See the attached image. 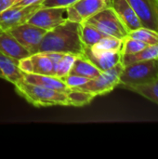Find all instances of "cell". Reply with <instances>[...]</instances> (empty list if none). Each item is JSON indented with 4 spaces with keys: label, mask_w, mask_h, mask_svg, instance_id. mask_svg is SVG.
Returning <instances> with one entry per match:
<instances>
[{
    "label": "cell",
    "mask_w": 158,
    "mask_h": 159,
    "mask_svg": "<svg viewBox=\"0 0 158 159\" xmlns=\"http://www.w3.org/2000/svg\"><path fill=\"white\" fill-rule=\"evenodd\" d=\"M80 23L67 20L56 28L47 31L44 35L37 52H60L70 53L75 56H81L84 53L80 33Z\"/></svg>",
    "instance_id": "1"
},
{
    "label": "cell",
    "mask_w": 158,
    "mask_h": 159,
    "mask_svg": "<svg viewBox=\"0 0 158 159\" xmlns=\"http://www.w3.org/2000/svg\"><path fill=\"white\" fill-rule=\"evenodd\" d=\"M16 92L35 107H49L54 105L69 106L67 95L55 89L20 81L14 85Z\"/></svg>",
    "instance_id": "2"
},
{
    "label": "cell",
    "mask_w": 158,
    "mask_h": 159,
    "mask_svg": "<svg viewBox=\"0 0 158 159\" xmlns=\"http://www.w3.org/2000/svg\"><path fill=\"white\" fill-rule=\"evenodd\" d=\"M157 78L158 60L138 61L124 66L118 87L126 89L131 86L145 85Z\"/></svg>",
    "instance_id": "3"
},
{
    "label": "cell",
    "mask_w": 158,
    "mask_h": 159,
    "mask_svg": "<svg viewBox=\"0 0 158 159\" xmlns=\"http://www.w3.org/2000/svg\"><path fill=\"white\" fill-rule=\"evenodd\" d=\"M123 69L124 65L119 62L115 66L102 72L100 75L93 79H89L85 85L76 89L89 92L95 97L108 94L119 86L120 75Z\"/></svg>",
    "instance_id": "4"
},
{
    "label": "cell",
    "mask_w": 158,
    "mask_h": 159,
    "mask_svg": "<svg viewBox=\"0 0 158 159\" xmlns=\"http://www.w3.org/2000/svg\"><path fill=\"white\" fill-rule=\"evenodd\" d=\"M85 21H88L107 35L124 39L129 34V31L112 7L102 10Z\"/></svg>",
    "instance_id": "5"
},
{
    "label": "cell",
    "mask_w": 158,
    "mask_h": 159,
    "mask_svg": "<svg viewBox=\"0 0 158 159\" xmlns=\"http://www.w3.org/2000/svg\"><path fill=\"white\" fill-rule=\"evenodd\" d=\"M113 0H78L66 7L68 20L81 23L102 10L111 7Z\"/></svg>",
    "instance_id": "6"
},
{
    "label": "cell",
    "mask_w": 158,
    "mask_h": 159,
    "mask_svg": "<svg viewBox=\"0 0 158 159\" xmlns=\"http://www.w3.org/2000/svg\"><path fill=\"white\" fill-rule=\"evenodd\" d=\"M67 20L66 7H41L31 16L27 22L46 31H50Z\"/></svg>",
    "instance_id": "7"
},
{
    "label": "cell",
    "mask_w": 158,
    "mask_h": 159,
    "mask_svg": "<svg viewBox=\"0 0 158 159\" xmlns=\"http://www.w3.org/2000/svg\"><path fill=\"white\" fill-rule=\"evenodd\" d=\"M7 31L24 48L29 51L30 54L37 52L38 47L47 33L46 30L28 22L13 27Z\"/></svg>",
    "instance_id": "8"
},
{
    "label": "cell",
    "mask_w": 158,
    "mask_h": 159,
    "mask_svg": "<svg viewBox=\"0 0 158 159\" xmlns=\"http://www.w3.org/2000/svg\"><path fill=\"white\" fill-rule=\"evenodd\" d=\"M41 7V5H30L26 7H10L0 12V28L7 31L13 27L28 21L31 16Z\"/></svg>",
    "instance_id": "9"
},
{
    "label": "cell",
    "mask_w": 158,
    "mask_h": 159,
    "mask_svg": "<svg viewBox=\"0 0 158 159\" xmlns=\"http://www.w3.org/2000/svg\"><path fill=\"white\" fill-rule=\"evenodd\" d=\"M20 70L24 74L55 75L52 62L45 52H36L18 61Z\"/></svg>",
    "instance_id": "10"
},
{
    "label": "cell",
    "mask_w": 158,
    "mask_h": 159,
    "mask_svg": "<svg viewBox=\"0 0 158 159\" xmlns=\"http://www.w3.org/2000/svg\"><path fill=\"white\" fill-rule=\"evenodd\" d=\"M143 27L158 32V3L156 0H128Z\"/></svg>",
    "instance_id": "11"
},
{
    "label": "cell",
    "mask_w": 158,
    "mask_h": 159,
    "mask_svg": "<svg viewBox=\"0 0 158 159\" xmlns=\"http://www.w3.org/2000/svg\"><path fill=\"white\" fill-rule=\"evenodd\" d=\"M83 56L91 61L102 72H103L121 62L122 54L120 51L94 52L89 48V47H85Z\"/></svg>",
    "instance_id": "12"
},
{
    "label": "cell",
    "mask_w": 158,
    "mask_h": 159,
    "mask_svg": "<svg viewBox=\"0 0 158 159\" xmlns=\"http://www.w3.org/2000/svg\"><path fill=\"white\" fill-rule=\"evenodd\" d=\"M112 7L129 33L142 26L139 17L128 0H113Z\"/></svg>",
    "instance_id": "13"
},
{
    "label": "cell",
    "mask_w": 158,
    "mask_h": 159,
    "mask_svg": "<svg viewBox=\"0 0 158 159\" xmlns=\"http://www.w3.org/2000/svg\"><path fill=\"white\" fill-rule=\"evenodd\" d=\"M0 53L18 61L30 55L29 51L24 48L8 31L0 32Z\"/></svg>",
    "instance_id": "14"
},
{
    "label": "cell",
    "mask_w": 158,
    "mask_h": 159,
    "mask_svg": "<svg viewBox=\"0 0 158 159\" xmlns=\"http://www.w3.org/2000/svg\"><path fill=\"white\" fill-rule=\"evenodd\" d=\"M23 81L34 85H38L47 89L59 90L61 92H67L69 88L61 80V78L57 77L56 75H39V74H24L23 73Z\"/></svg>",
    "instance_id": "15"
},
{
    "label": "cell",
    "mask_w": 158,
    "mask_h": 159,
    "mask_svg": "<svg viewBox=\"0 0 158 159\" xmlns=\"http://www.w3.org/2000/svg\"><path fill=\"white\" fill-rule=\"evenodd\" d=\"M0 71L4 79L15 85L23 78V73L18 66V61L0 53Z\"/></svg>",
    "instance_id": "16"
},
{
    "label": "cell",
    "mask_w": 158,
    "mask_h": 159,
    "mask_svg": "<svg viewBox=\"0 0 158 159\" xmlns=\"http://www.w3.org/2000/svg\"><path fill=\"white\" fill-rule=\"evenodd\" d=\"M101 73L102 71L83 55L76 56L72 70L70 72V74L84 76L88 79H93L101 75Z\"/></svg>",
    "instance_id": "17"
},
{
    "label": "cell",
    "mask_w": 158,
    "mask_h": 159,
    "mask_svg": "<svg viewBox=\"0 0 158 159\" xmlns=\"http://www.w3.org/2000/svg\"><path fill=\"white\" fill-rule=\"evenodd\" d=\"M158 60V43L154 45H147L141 51L129 54V55H122L121 63L126 66L134 62L143 61H151Z\"/></svg>",
    "instance_id": "18"
},
{
    "label": "cell",
    "mask_w": 158,
    "mask_h": 159,
    "mask_svg": "<svg viewBox=\"0 0 158 159\" xmlns=\"http://www.w3.org/2000/svg\"><path fill=\"white\" fill-rule=\"evenodd\" d=\"M80 38L85 47H92L98 43L101 39L107 36L104 33L101 32L95 26L91 25L88 21H83L79 26Z\"/></svg>",
    "instance_id": "19"
},
{
    "label": "cell",
    "mask_w": 158,
    "mask_h": 159,
    "mask_svg": "<svg viewBox=\"0 0 158 159\" xmlns=\"http://www.w3.org/2000/svg\"><path fill=\"white\" fill-rule=\"evenodd\" d=\"M66 95H67L69 106H74V107H82L88 105L95 98V96L92 95L91 93L76 88L69 89L68 91L66 92Z\"/></svg>",
    "instance_id": "20"
},
{
    "label": "cell",
    "mask_w": 158,
    "mask_h": 159,
    "mask_svg": "<svg viewBox=\"0 0 158 159\" xmlns=\"http://www.w3.org/2000/svg\"><path fill=\"white\" fill-rule=\"evenodd\" d=\"M126 89L158 104V78L149 84L131 86Z\"/></svg>",
    "instance_id": "21"
},
{
    "label": "cell",
    "mask_w": 158,
    "mask_h": 159,
    "mask_svg": "<svg viewBox=\"0 0 158 159\" xmlns=\"http://www.w3.org/2000/svg\"><path fill=\"white\" fill-rule=\"evenodd\" d=\"M122 44H123V39L107 35L103 37L102 39H101L94 46L89 47V48L94 52H101V51H120L121 52Z\"/></svg>",
    "instance_id": "22"
},
{
    "label": "cell",
    "mask_w": 158,
    "mask_h": 159,
    "mask_svg": "<svg viewBox=\"0 0 158 159\" xmlns=\"http://www.w3.org/2000/svg\"><path fill=\"white\" fill-rule=\"evenodd\" d=\"M128 35L137 40H140L145 43L146 45H154L158 43L157 31L143 26L129 32Z\"/></svg>",
    "instance_id": "23"
},
{
    "label": "cell",
    "mask_w": 158,
    "mask_h": 159,
    "mask_svg": "<svg viewBox=\"0 0 158 159\" xmlns=\"http://www.w3.org/2000/svg\"><path fill=\"white\" fill-rule=\"evenodd\" d=\"M75 58H76V56L74 54L64 53L57 66L55 75L59 78H62L63 76L70 74L72 67L74 65V62L75 61Z\"/></svg>",
    "instance_id": "24"
},
{
    "label": "cell",
    "mask_w": 158,
    "mask_h": 159,
    "mask_svg": "<svg viewBox=\"0 0 158 159\" xmlns=\"http://www.w3.org/2000/svg\"><path fill=\"white\" fill-rule=\"evenodd\" d=\"M147 45L140 40H137L135 38H132L129 35H127L123 39L122 48H121V54L122 55H129L134 54L142 49H143Z\"/></svg>",
    "instance_id": "25"
},
{
    "label": "cell",
    "mask_w": 158,
    "mask_h": 159,
    "mask_svg": "<svg viewBox=\"0 0 158 159\" xmlns=\"http://www.w3.org/2000/svg\"><path fill=\"white\" fill-rule=\"evenodd\" d=\"M61 80L65 83V85L69 89H74V88H79L83 85H85L89 79L84 76H80L77 75H73V74H68L67 75L63 76Z\"/></svg>",
    "instance_id": "26"
},
{
    "label": "cell",
    "mask_w": 158,
    "mask_h": 159,
    "mask_svg": "<svg viewBox=\"0 0 158 159\" xmlns=\"http://www.w3.org/2000/svg\"><path fill=\"white\" fill-rule=\"evenodd\" d=\"M78 0H45L42 4V7H68L77 2Z\"/></svg>",
    "instance_id": "27"
},
{
    "label": "cell",
    "mask_w": 158,
    "mask_h": 159,
    "mask_svg": "<svg viewBox=\"0 0 158 159\" xmlns=\"http://www.w3.org/2000/svg\"><path fill=\"white\" fill-rule=\"evenodd\" d=\"M48 58L50 59L51 62H52V65H53V69H54V74L56 73V69H57V66L60 62V61L61 60L62 56L64 53H60V52H45Z\"/></svg>",
    "instance_id": "28"
},
{
    "label": "cell",
    "mask_w": 158,
    "mask_h": 159,
    "mask_svg": "<svg viewBox=\"0 0 158 159\" xmlns=\"http://www.w3.org/2000/svg\"><path fill=\"white\" fill-rule=\"evenodd\" d=\"M45 0H21L20 2H18L17 4H14L11 7H26V6H30V5H41Z\"/></svg>",
    "instance_id": "29"
},
{
    "label": "cell",
    "mask_w": 158,
    "mask_h": 159,
    "mask_svg": "<svg viewBox=\"0 0 158 159\" xmlns=\"http://www.w3.org/2000/svg\"><path fill=\"white\" fill-rule=\"evenodd\" d=\"M14 3V0H0V12L10 7Z\"/></svg>",
    "instance_id": "30"
},
{
    "label": "cell",
    "mask_w": 158,
    "mask_h": 159,
    "mask_svg": "<svg viewBox=\"0 0 158 159\" xmlns=\"http://www.w3.org/2000/svg\"><path fill=\"white\" fill-rule=\"evenodd\" d=\"M20 1H21V0H14V3H13V5H14V4H17V3H18V2H20ZM13 5H12V6H13Z\"/></svg>",
    "instance_id": "31"
},
{
    "label": "cell",
    "mask_w": 158,
    "mask_h": 159,
    "mask_svg": "<svg viewBox=\"0 0 158 159\" xmlns=\"http://www.w3.org/2000/svg\"><path fill=\"white\" fill-rule=\"evenodd\" d=\"M0 78L4 79V76H3V75H2V73H1V71H0Z\"/></svg>",
    "instance_id": "32"
},
{
    "label": "cell",
    "mask_w": 158,
    "mask_h": 159,
    "mask_svg": "<svg viewBox=\"0 0 158 159\" xmlns=\"http://www.w3.org/2000/svg\"><path fill=\"white\" fill-rule=\"evenodd\" d=\"M1 31H2V30H1V28H0V32H1Z\"/></svg>",
    "instance_id": "33"
},
{
    "label": "cell",
    "mask_w": 158,
    "mask_h": 159,
    "mask_svg": "<svg viewBox=\"0 0 158 159\" xmlns=\"http://www.w3.org/2000/svg\"><path fill=\"white\" fill-rule=\"evenodd\" d=\"M156 1H157V3H158V0H156Z\"/></svg>",
    "instance_id": "34"
}]
</instances>
